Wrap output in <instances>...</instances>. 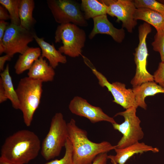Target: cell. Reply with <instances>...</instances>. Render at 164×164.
Masks as SVG:
<instances>
[{
	"label": "cell",
	"instance_id": "cell-3",
	"mask_svg": "<svg viewBox=\"0 0 164 164\" xmlns=\"http://www.w3.org/2000/svg\"><path fill=\"white\" fill-rule=\"evenodd\" d=\"M43 82L25 77L21 79L16 90L22 112L24 122L29 126L34 114L40 102L43 92Z\"/></svg>",
	"mask_w": 164,
	"mask_h": 164
},
{
	"label": "cell",
	"instance_id": "cell-17",
	"mask_svg": "<svg viewBox=\"0 0 164 164\" xmlns=\"http://www.w3.org/2000/svg\"><path fill=\"white\" fill-rule=\"evenodd\" d=\"M132 90L138 107L145 110L147 107L145 100L146 97L159 93H164V89L154 81L143 83L133 87Z\"/></svg>",
	"mask_w": 164,
	"mask_h": 164
},
{
	"label": "cell",
	"instance_id": "cell-28",
	"mask_svg": "<svg viewBox=\"0 0 164 164\" xmlns=\"http://www.w3.org/2000/svg\"><path fill=\"white\" fill-rule=\"evenodd\" d=\"M8 23L4 20L0 21V54L4 52V48L3 45L2 41L5 31Z\"/></svg>",
	"mask_w": 164,
	"mask_h": 164
},
{
	"label": "cell",
	"instance_id": "cell-6",
	"mask_svg": "<svg viewBox=\"0 0 164 164\" xmlns=\"http://www.w3.org/2000/svg\"><path fill=\"white\" fill-rule=\"evenodd\" d=\"M137 108L131 107L116 113L114 116H121L124 119V121L120 124L117 122L112 124L114 129L122 135L116 145V148H124L139 142L143 138L144 133L140 125L141 120L136 115Z\"/></svg>",
	"mask_w": 164,
	"mask_h": 164
},
{
	"label": "cell",
	"instance_id": "cell-20",
	"mask_svg": "<svg viewBox=\"0 0 164 164\" xmlns=\"http://www.w3.org/2000/svg\"><path fill=\"white\" fill-rule=\"evenodd\" d=\"M80 8L86 20L107 14L108 7L102 0H82Z\"/></svg>",
	"mask_w": 164,
	"mask_h": 164
},
{
	"label": "cell",
	"instance_id": "cell-16",
	"mask_svg": "<svg viewBox=\"0 0 164 164\" xmlns=\"http://www.w3.org/2000/svg\"><path fill=\"white\" fill-rule=\"evenodd\" d=\"M34 39L41 50V56L47 59L50 65L53 68H56L59 63H67L66 56L56 49L53 43L49 44L45 41L43 38H39L36 34Z\"/></svg>",
	"mask_w": 164,
	"mask_h": 164
},
{
	"label": "cell",
	"instance_id": "cell-29",
	"mask_svg": "<svg viewBox=\"0 0 164 164\" xmlns=\"http://www.w3.org/2000/svg\"><path fill=\"white\" fill-rule=\"evenodd\" d=\"M107 153H104L98 155L91 164H107L108 159Z\"/></svg>",
	"mask_w": 164,
	"mask_h": 164
},
{
	"label": "cell",
	"instance_id": "cell-33",
	"mask_svg": "<svg viewBox=\"0 0 164 164\" xmlns=\"http://www.w3.org/2000/svg\"><path fill=\"white\" fill-rule=\"evenodd\" d=\"M0 164H15L1 157H0Z\"/></svg>",
	"mask_w": 164,
	"mask_h": 164
},
{
	"label": "cell",
	"instance_id": "cell-24",
	"mask_svg": "<svg viewBox=\"0 0 164 164\" xmlns=\"http://www.w3.org/2000/svg\"><path fill=\"white\" fill-rule=\"evenodd\" d=\"M136 8H145L164 15V4L155 0L133 1Z\"/></svg>",
	"mask_w": 164,
	"mask_h": 164
},
{
	"label": "cell",
	"instance_id": "cell-14",
	"mask_svg": "<svg viewBox=\"0 0 164 164\" xmlns=\"http://www.w3.org/2000/svg\"><path fill=\"white\" fill-rule=\"evenodd\" d=\"M115 155H108V159H112L118 164H125L131 157L135 154H142L147 152H158L159 149L147 145L143 142H138L122 149L116 148Z\"/></svg>",
	"mask_w": 164,
	"mask_h": 164
},
{
	"label": "cell",
	"instance_id": "cell-31",
	"mask_svg": "<svg viewBox=\"0 0 164 164\" xmlns=\"http://www.w3.org/2000/svg\"><path fill=\"white\" fill-rule=\"evenodd\" d=\"M12 57L11 56L6 54L5 55L0 57V71H3L5 69L4 67L6 61L11 60Z\"/></svg>",
	"mask_w": 164,
	"mask_h": 164
},
{
	"label": "cell",
	"instance_id": "cell-7",
	"mask_svg": "<svg viewBox=\"0 0 164 164\" xmlns=\"http://www.w3.org/2000/svg\"><path fill=\"white\" fill-rule=\"evenodd\" d=\"M48 6L56 22L63 24L71 23L86 27L88 25L80 8V4L73 0H48Z\"/></svg>",
	"mask_w": 164,
	"mask_h": 164
},
{
	"label": "cell",
	"instance_id": "cell-15",
	"mask_svg": "<svg viewBox=\"0 0 164 164\" xmlns=\"http://www.w3.org/2000/svg\"><path fill=\"white\" fill-rule=\"evenodd\" d=\"M54 69L41 56L29 70L28 76L43 82L52 81L55 74Z\"/></svg>",
	"mask_w": 164,
	"mask_h": 164
},
{
	"label": "cell",
	"instance_id": "cell-19",
	"mask_svg": "<svg viewBox=\"0 0 164 164\" xmlns=\"http://www.w3.org/2000/svg\"><path fill=\"white\" fill-rule=\"evenodd\" d=\"M134 18L152 26L157 31L164 29V15L158 12L145 8H136Z\"/></svg>",
	"mask_w": 164,
	"mask_h": 164
},
{
	"label": "cell",
	"instance_id": "cell-18",
	"mask_svg": "<svg viewBox=\"0 0 164 164\" xmlns=\"http://www.w3.org/2000/svg\"><path fill=\"white\" fill-rule=\"evenodd\" d=\"M41 55L40 48L29 47L19 56L14 66L15 73L19 75L29 70Z\"/></svg>",
	"mask_w": 164,
	"mask_h": 164
},
{
	"label": "cell",
	"instance_id": "cell-23",
	"mask_svg": "<svg viewBox=\"0 0 164 164\" xmlns=\"http://www.w3.org/2000/svg\"><path fill=\"white\" fill-rule=\"evenodd\" d=\"M21 0H0V3L8 11L11 23L20 25L19 12Z\"/></svg>",
	"mask_w": 164,
	"mask_h": 164
},
{
	"label": "cell",
	"instance_id": "cell-30",
	"mask_svg": "<svg viewBox=\"0 0 164 164\" xmlns=\"http://www.w3.org/2000/svg\"><path fill=\"white\" fill-rule=\"evenodd\" d=\"M10 19V16L8 14L7 10L2 6H0V20H7Z\"/></svg>",
	"mask_w": 164,
	"mask_h": 164
},
{
	"label": "cell",
	"instance_id": "cell-5",
	"mask_svg": "<svg viewBox=\"0 0 164 164\" xmlns=\"http://www.w3.org/2000/svg\"><path fill=\"white\" fill-rule=\"evenodd\" d=\"M55 42H61L63 45L59 51L71 57L81 55L86 40V34L83 29L77 26L69 23L60 24L55 32Z\"/></svg>",
	"mask_w": 164,
	"mask_h": 164
},
{
	"label": "cell",
	"instance_id": "cell-27",
	"mask_svg": "<svg viewBox=\"0 0 164 164\" xmlns=\"http://www.w3.org/2000/svg\"><path fill=\"white\" fill-rule=\"evenodd\" d=\"M153 76L154 81L164 89V62L159 63Z\"/></svg>",
	"mask_w": 164,
	"mask_h": 164
},
{
	"label": "cell",
	"instance_id": "cell-9",
	"mask_svg": "<svg viewBox=\"0 0 164 164\" xmlns=\"http://www.w3.org/2000/svg\"><path fill=\"white\" fill-rule=\"evenodd\" d=\"M35 34L20 25L10 23L7 26L3 38L4 53L12 57L16 53L22 54L29 47V44L34 39Z\"/></svg>",
	"mask_w": 164,
	"mask_h": 164
},
{
	"label": "cell",
	"instance_id": "cell-2",
	"mask_svg": "<svg viewBox=\"0 0 164 164\" xmlns=\"http://www.w3.org/2000/svg\"><path fill=\"white\" fill-rule=\"evenodd\" d=\"M67 126L68 138L72 146L75 164H91L98 155L116 148V145L107 141L96 143L90 140L87 132L79 128L73 118L67 123Z\"/></svg>",
	"mask_w": 164,
	"mask_h": 164
},
{
	"label": "cell",
	"instance_id": "cell-11",
	"mask_svg": "<svg viewBox=\"0 0 164 164\" xmlns=\"http://www.w3.org/2000/svg\"><path fill=\"white\" fill-rule=\"evenodd\" d=\"M107 6V14L117 18L116 21H121L122 26L132 33L137 24L134 18L136 9L133 1L130 0H103Z\"/></svg>",
	"mask_w": 164,
	"mask_h": 164
},
{
	"label": "cell",
	"instance_id": "cell-25",
	"mask_svg": "<svg viewBox=\"0 0 164 164\" xmlns=\"http://www.w3.org/2000/svg\"><path fill=\"white\" fill-rule=\"evenodd\" d=\"M64 147L65 151L63 158L60 159H56L51 161L44 164H75L73 158L72 146L68 138Z\"/></svg>",
	"mask_w": 164,
	"mask_h": 164
},
{
	"label": "cell",
	"instance_id": "cell-8",
	"mask_svg": "<svg viewBox=\"0 0 164 164\" xmlns=\"http://www.w3.org/2000/svg\"><path fill=\"white\" fill-rule=\"evenodd\" d=\"M150 25L145 22L138 29L139 43L135 49V61L136 65L135 73L131 81L133 87L148 82L154 81L153 75L149 73L146 68L147 60L149 55L146 39L151 32Z\"/></svg>",
	"mask_w": 164,
	"mask_h": 164
},
{
	"label": "cell",
	"instance_id": "cell-21",
	"mask_svg": "<svg viewBox=\"0 0 164 164\" xmlns=\"http://www.w3.org/2000/svg\"><path fill=\"white\" fill-rule=\"evenodd\" d=\"M35 7L33 0H21L19 15L20 25L23 28L32 31L36 20L32 13Z\"/></svg>",
	"mask_w": 164,
	"mask_h": 164
},
{
	"label": "cell",
	"instance_id": "cell-1",
	"mask_svg": "<svg viewBox=\"0 0 164 164\" xmlns=\"http://www.w3.org/2000/svg\"><path fill=\"white\" fill-rule=\"evenodd\" d=\"M41 147L40 140L34 132L22 130L6 138L0 157L15 164H26L37 157Z\"/></svg>",
	"mask_w": 164,
	"mask_h": 164
},
{
	"label": "cell",
	"instance_id": "cell-35",
	"mask_svg": "<svg viewBox=\"0 0 164 164\" xmlns=\"http://www.w3.org/2000/svg\"><path fill=\"white\" fill-rule=\"evenodd\" d=\"M160 1V2H161V3L164 4V0H163V1Z\"/></svg>",
	"mask_w": 164,
	"mask_h": 164
},
{
	"label": "cell",
	"instance_id": "cell-22",
	"mask_svg": "<svg viewBox=\"0 0 164 164\" xmlns=\"http://www.w3.org/2000/svg\"><path fill=\"white\" fill-rule=\"evenodd\" d=\"M0 81L2 83L8 99L10 100L14 108L19 109V102L10 74L8 64H7L4 71L0 73Z\"/></svg>",
	"mask_w": 164,
	"mask_h": 164
},
{
	"label": "cell",
	"instance_id": "cell-10",
	"mask_svg": "<svg viewBox=\"0 0 164 164\" xmlns=\"http://www.w3.org/2000/svg\"><path fill=\"white\" fill-rule=\"evenodd\" d=\"M83 58L85 63L91 69L97 78L99 84L102 87H107L111 93L114 99L113 102L125 109L132 107H138L132 89L126 88L125 84L119 82L110 83L102 73L96 69L88 59L85 57Z\"/></svg>",
	"mask_w": 164,
	"mask_h": 164
},
{
	"label": "cell",
	"instance_id": "cell-13",
	"mask_svg": "<svg viewBox=\"0 0 164 164\" xmlns=\"http://www.w3.org/2000/svg\"><path fill=\"white\" fill-rule=\"evenodd\" d=\"M93 19V29L88 36L90 39H92L97 34H101L111 36L118 43H121L124 40L125 33L123 28L118 29L115 27L108 19L107 15L95 17Z\"/></svg>",
	"mask_w": 164,
	"mask_h": 164
},
{
	"label": "cell",
	"instance_id": "cell-32",
	"mask_svg": "<svg viewBox=\"0 0 164 164\" xmlns=\"http://www.w3.org/2000/svg\"><path fill=\"white\" fill-rule=\"evenodd\" d=\"M8 99L2 83L0 81V103L6 101Z\"/></svg>",
	"mask_w": 164,
	"mask_h": 164
},
{
	"label": "cell",
	"instance_id": "cell-12",
	"mask_svg": "<svg viewBox=\"0 0 164 164\" xmlns=\"http://www.w3.org/2000/svg\"><path fill=\"white\" fill-rule=\"evenodd\" d=\"M68 107L72 113L85 117L93 123L102 121L111 124L116 122L113 118L104 113L101 108L91 104L86 100L79 96L74 97Z\"/></svg>",
	"mask_w": 164,
	"mask_h": 164
},
{
	"label": "cell",
	"instance_id": "cell-34",
	"mask_svg": "<svg viewBox=\"0 0 164 164\" xmlns=\"http://www.w3.org/2000/svg\"><path fill=\"white\" fill-rule=\"evenodd\" d=\"M111 162L112 163L111 164H118L116 162H115L114 160L111 159L110 160Z\"/></svg>",
	"mask_w": 164,
	"mask_h": 164
},
{
	"label": "cell",
	"instance_id": "cell-26",
	"mask_svg": "<svg viewBox=\"0 0 164 164\" xmlns=\"http://www.w3.org/2000/svg\"><path fill=\"white\" fill-rule=\"evenodd\" d=\"M152 45L153 50L159 53L161 62H164V29L157 31Z\"/></svg>",
	"mask_w": 164,
	"mask_h": 164
},
{
	"label": "cell",
	"instance_id": "cell-4",
	"mask_svg": "<svg viewBox=\"0 0 164 164\" xmlns=\"http://www.w3.org/2000/svg\"><path fill=\"white\" fill-rule=\"evenodd\" d=\"M68 138L67 123L62 114L57 113L52 118L49 132L42 143V156L46 160L58 156Z\"/></svg>",
	"mask_w": 164,
	"mask_h": 164
}]
</instances>
